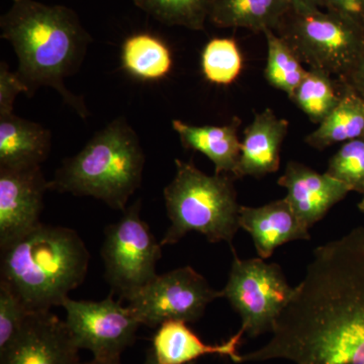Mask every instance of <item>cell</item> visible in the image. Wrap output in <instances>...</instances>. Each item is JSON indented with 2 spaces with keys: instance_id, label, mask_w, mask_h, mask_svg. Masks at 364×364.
Returning <instances> with one entry per match:
<instances>
[{
  "instance_id": "1",
  "label": "cell",
  "mask_w": 364,
  "mask_h": 364,
  "mask_svg": "<svg viewBox=\"0 0 364 364\" xmlns=\"http://www.w3.org/2000/svg\"><path fill=\"white\" fill-rule=\"evenodd\" d=\"M272 333L241 363L364 364V227L314 250Z\"/></svg>"
},
{
  "instance_id": "2",
  "label": "cell",
  "mask_w": 364,
  "mask_h": 364,
  "mask_svg": "<svg viewBox=\"0 0 364 364\" xmlns=\"http://www.w3.org/2000/svg\"><path fill=\"white\" fill-rule=\"evenodd\" d=\"M2 39L13 46L18 60V74L32 97L42 86L58 91L64 102L86 119L82 98L73 95L65 79L80 68L90 33L69 7L49 6L35 0H20L0 18Z\"/></svg>"
},
{
  "instance_id": "3",
  "label": "cell",
  "mask_w": 364,
  "mask_h": 364,
  "mask_svg": "<svg viewBox=\"0 0 364 364\" xmlns=\"http://www.w3.org/2000/svg\"><path fill=\"white\" fill-rule=\"evenodd\" d=\"M0 250V282L30 313L63 306L87 274L90 253L69 228L41 224Z\"/></svg>"
},
{
  "instance_id": "4",
  "label": "cell",
  "mask_w": 364,
  "mask_h": 364,
  "mask_svg": "<svg viewBox=\"0 0 364 364\" xmlns=\"http://www.w3.org/2000/svg\"><path fill=\"white\" fill-rule=\"evenodd\" d=\"M145 155L139 136L124 117H117L68 158L49 181V189L91 196L117 210L142 183Z\"/></svg>"
},
{
  "instance_id": "5",
  "label": "cell",
  "mask_w": 364,
  "mask_h": 364,
  "mask_svg": "<svg viewBox=\"0 0 364 364\" xmlns=\"http://www.w3.org/2000/svg\"><path fill=\"white\" fill-rule=\"evenodd\" d=\"M174 178L164 188L170 227L162 246L172 245L191 232L203 234L210 243L231 244L239 226L233 176H208L193 162L176 160Z\"/></svg>"
},
{
  "instance_id": "6",
  "label": "cell",
  "mask_w": 364,
  "mask_h": 364,
  "mask_svg": "<svg viewBox=\"0 0 364 364\" xmlns=\"http://www.w3.org/2000/svg\"><path fill=\"white\" fill-rule=\"evenodd\" d=\"M274 32L301 63L343 83L364 53V26L324 9H291Z\"/></svg>"
},
{
  "instance_id": "7",
  "label": "cell",
  "mask_w": 364,
  "mask_h": 364,
  "mask_svg": "<svg viewBox=\"0 0 364 364\" xmlns=\"http://www.w3.org/2000/svg\"><path fill=\"white\" fill-rule=\"evenodd\" d=\"M136 200L114 224L105 229L102 254L105 279L122 299H131L156 279V265L161 258L158 243L147 223L140 215Z\"/></svg>"
},
{
  "instance_id": "8",
  "label": "cell",
  "mask_w": 364,
  "mask_h": 364,
  "mask_svg": "<svg viewBox=\"0 0 364 364\" xmlns=\"http://www.w3.org/2000/svg\"><path fill=\"white\" fill-rule=\"evenodd\" d=\"M294 291L279 265L256 258L242 260L234 252L229 280L222 294L240 314L241 329L256 337L272 331Z\"/></svg>"
},
{
  "instance_id": "9",
  "label": "cell",
  "mask_w": 364,
  "mask_h": 364,
  "mask_svg": "<svg viewBox=\"0 0 364 364\" xmlns=\"http://www.w3.org/2000/svg\"><path fill=\"white\" fill-rule=\"evenodd\" d=\"M222 296V291H215L202 274L186 267L157 275L128 306L141 325L155 328L167 321L196 322L208 304Z\"/></svg>"
},
{
  "instance_id": "10",
  "label": "cell",
  "mask_w": 364,
  "mask_h": 364,
  "mask_svg": "<svg viewBox=\"0 0 364 364\" xmlns=\"http://www.w3.org/2000/svg\"><path fill=\"white\" fill-rule=\"evenodd\" d=\"M65 323L74 343L100 360L119 359L135 342L141 323L129 306L114 301L112 296L100 301H74L63 304Z\"/></svg>"
},
{
  "instance_id": "11",
  "label": "cell",
  "mask_w": 364,
  "mask_h": 364,
  "mask_svg": "<svg viewBox=\"0 0 364 364\" xmlns=\"http://www.w3.org/2000/svg\"><path fill=\"white\" fill-rule=\"evenodd\" d=\"M49 189L41 166L0 167V249L40 226Z\"/></svg>"
},
{
  "instance_id": "12",
  "label": "cell",
  "mask_w": 364,
  "mask_h": 364,
  "mask_svg": "<svg viewBox=\"0 0 364 364\" xmlns=\"http://www.w3.org/2000/svg\"><path fill=\"white\" fill-rule=\"evenodd\" d=\"M65 321L45 311L28 314L13 343L0 352V364H82Z\"/></svg>"
},
{
  "instance_id": "13",
  "label": "cell",
  "mask_w": 364,
  "mask_h": 364,
  "mask_svg": "<svg viewBox=\"0 0 364 364\" xmlns=\"http://www.w3.org/2000/svg\"><path fill=\"white\" fill-rule=\"evenodd\" d=\"M277 183L287 191V202L299 222L310 229L322 220L333 205H336L350 193L344 183L326 173L291 161Z\"/></svg>"
},
{
  "instance_id": "14",
  "label": "cell",
  "mask_w": 364,
  "mask_h": 364,
  "mask_svg": "<svg viewBox=\"0 0 364 364\" xmlns=\"http://www.w3.org/2000/svg\"><path fill=\"white\" fill-rule=\"evenodd\" d=\"M289 127V122L280 119L272 109H267L255 114L253 121L244 130L235 178L244 176L261 178L277 172Z\"/></svg>"
},
{
  "instance_id": "15",
  "label": "cell",
  "mask_w": 364,
  "mask_h": 364,
  "mask_svg": "<svg viewBox=\"0 0 364 364\" xmlns=\"http://www.w3.org/2000/svg\"><path fill=\"white\" fill-rule=\"evenodd\" d=\"M239 226L251 235L262 259L287 242L310 239L309 229L299 222L286 198L262 207H241Z\"/></svg>"
},
{
  "instance_id": "16",
  "label": "cell",
  "mask_w": 364,
  "mask_h": 364,
  "mask_svg": "<svg viewBox=\"0 0 364 364\" xmlns=\"http://www.w3.org/2000/svg\"><path fill=\"white\" fill-rule=\"evenodd\" d=\"M244 333L240 329L224 343L208 345L203 343L186 322L167 321L158 327L151 350L160 364L193 363L196 359L208 354L228 356L235 363H240L241 355L237 353V348Z\"/></svg>"
},
{
  "instance_id": "17",
  "label": "cell",
  "mask_w": 364,
  "mask_h": 364,
  "mask_svg": "<svg viewBox=\"0 0 364 364\" xmlns=\"http://www.w3.org/2000/svg\"><path fill=\"white\" fill-rule=\"evenodd\" d=\"M241 119L235 117L224 126H195L179 119L172 121L182 146L198 151L214 163L215 174L233 176L240 159L242 141L238 129Z\"/></svg>"
},
{
  "instance_id": "18",
  "label": "cell",
  "mask_w": 364,
  "mask_h": 364,
  "mask_svg": "<svg viewBox=\"0 0 364 364\" xmlns=\"http://www.w3.org/2000/svg\"><path fill=\"white\" fill-rule=\"evenodd\" d=\"M51 147V133L42 124L14 114L0 116V167L41 166Z\"/></svg>"
},
{
  "instance_id": "19",
  "label": "cell",
  "mask_w": 364,
  "mask_h": 364,
  "mask_svg": "<svg viewBox=\"0 0 364 364\" xmlns=\"http://www.w3.org/2000/svg\"><path fill=\"white\" fill-rule=\"evenodd\" d=\"M291 9L287 0H212L208 20L218 28L275 31Z\"/></svg>"
},
{
  "instance_id": "20",
  "label": "cell",
  "mask_w": 364,
  "mask_h": 364,
  "mask_svg": "<svg viewBox=\"0 0 364 364\" xmlns=\"http://www.w3.org/2000/svg\"><path fill=\"white\" fill-rule=\"evenodd\" d=\"M364 136V102L347 85L339 105L309 134L306 143L318 150Z\"/></svg>"
},
{
  "instance_id": "21",
  "label": "cell",
  "mask_w": 364,
  "mask_h": 364,
  "mask_svg": "<svg viewBox=\"0 0 364 364\" xmlns=\"http://www.w3.org/2000/svg\"><path fill=\"white\" fill-rule=\"evenodd\" d=\"M124 70L143 81L166 77L173 65L168 46L151 33H135L124 40L122 47Z\"/></svg>"
},
{
  "instance_id": "22",
  "label": "cell",
  "mask_w": 364,
  "mask_h": 364,
  "mask_svg": "<svg viewBox=\"0 0 364 364\" xmlns=\"http://www.w3.org/2000/svg\"><path fill=\"white\" fill-rule=\"evenodd\" d=\"M346 87L329 74L309 68L289 100L312 123L320 124L339 105Z\"/></svg>"
},
{
  "instance_id": "23",
  "label": "cell",
  "mask_w": 364,
  "mask_h": 364,
  "mask_svg": "<svg viewBox=\"0 0 364 364\" xmlns=\"http://www.w3.org/2000/svg\"><path fill=\"white\" fill-rule=\"evenodd\" d=\"M263 35L267 44L265 78L270 85L287 93L291 98L306 70L293 49L274 31L267 30Z\"/></svg>"
},
{
  "instance_id": "24",
  "label": "cell",
  "mask_w": 364,
  "mask_h": 364,
  "mask_svg": "<svg viewBox=\"0 0 364 364\" xmlns=\"http://www.w3.org/2000/svg\"><path fill=\"white\" fill-rule=\"evenodd\" d=\"M139 9L163 25L205 30L212 0H133Z\"/></svg>"
},
{
  "instance_id": "25",
  "label": "cell",
  "mask_w": 364,
  "mask_h": 364,
  "mask_svg": "<svg viewBox=\"0 0 364 364\" xmlns=\"http://www.w3.org/2000/svg\"><path fill=\"white\" fill-rule=\"evenodd\" d=\"M243 57L236 41L230 38H215L203 48L202 70L208 82L230 85L240 76Z\"/></svg>"
},
{
  "instance_id": "26",
  "label": "cell",
  "mask_w": 364,
  "mask_h": 364,
  "mask_svg": "<svg viewBox=\"0 0 364 364\" xmlns=\"http://www.w3.org/2000/svg\"><path fill=\"white\" fill-rule=\"evenodd\" d=\"M328 176L337 179L351 191H364V136L342 144L328 164Z\"/></svg>"
},
{
  "instance_id": "27",
  "label": "cell",
  "mask_w": 364,
  "mask_h": 364,
  "mask_svg": "<svg viewBox=\"0 0 364 364\" xmlns=\"http://www.w3.org/2000/svg\"><path fill=\"white\" fill-rule=\"evenodd\" d=\"M28 314L18 296L0 282V352L13 343Z\"/></svg>"
},
{
  "instance_id": "28",
  "label": "cell",
  "mask_w": 364,
  "mask_h": 364,
  "mask_svg": "<svg viewBox=\"0 0 364 364\" xmlns=\"http://www.w3.org/2000/svg\"><path fill=\"white\" fill-rule=\"evenodd\" d=\"M28 92L16 72H11L6 62L0 63V116L14 114V100L20 93Z\"/></svg>"
},
{
  "instance_id": "29",
  "label": "cell",
  "mask_w": 364,
  "mask_h": 364,
  "mask_svg": "<svg viewBox=\"0 0 364 364\" xmlns=\"http://www.w3.org/2000/svg\"><path fill=\"white\" fill-rule=\"evenodd\" d=\"M323 9L364 26V0H323Z\"/></svg>"
},
{
  "instance_id": "30",
  "label": "cell",
  "mask_w": 364,
  "mask_h": 364,
  "mask_svg": "<svg viewBox=\"0 0 364 364\" xmlns=\"http://www.w3.org/2000/svg\"><path fill=\"white\" fill-rule=\"evenodd\" d=\"M345 85H348L364 102V53Z\"/></svg>"
},
{
  "instance_id": "31",
  "label": "cell",
  "mask_w": 364,
  "mask_h": 364,
  "mask_svg": "<svg viewBox=\"0 0 364 364\" xmlns=\"http://www.w3.org/2000/svg\"><path fill=\"white\" fill-rule=\"evenodd\" d=\"M291 9L298 11H315L323 9V0H287Z\"/></svg>"
},
{
  "instance_id": "32",
  "label": "cell",
  "mask_w": 364,
  "mask_h": 364,
  "mask_svg": "<svg viewBox=\"0 0 364 364\" xmlns=\"http://www.w3.org/2000/svg\"><path fill=\"white\" fill-rule=\"evenodd\" d=\"M83 364H121L119 359H112V360H100V359L93 358L90 363Z\"/></svg>"
},
{
  "instance_id": "33",
  "label": "cell",
  "mask_w": 364,
  "mask_h": 364,
  "mask_svg": "<svg viewBox=\"0 0 364 364\" xmlns=\"http://www.w3.org/2000/svg\"><path fill=\"white\" fill-rule=\"evenodd\" d=\"M145 364H160L159 363H158L157 359L155 358L154 354H153L152 350H150L149 353H148L147 358H146ZM189 364H195V363Z\"/></svg>"
},
{
  "instance_id": "34",
  "label": "cell",
  "mask_w": 364,
  "mask_h": 364,
  "mask_svg": "<svg viewBox=\"0 0 364 364\" xmlns=\"http://www.w3.org/2000/svg\"><path fill=\"white\" fill-rule=\"evenodd\" d=\"M358 208L360 212L364 213V191L363 193V198H361L360 202L358 203Z\"/></svg>"
},
{
  "instance_id": "35",
  "label": "cell",
  "mask_w": 364,
  "mask_h": 364,
  "mask_svg": "<svg viewBox=\"0 0 364 364\" xmlns=\"http://www.w3.org/2000/svg\"><path fill=\"white\" fill-rule=\"evenodd\" d=\"M20 1V0H13V2Z\"/></svg>"
}]
</instances>
